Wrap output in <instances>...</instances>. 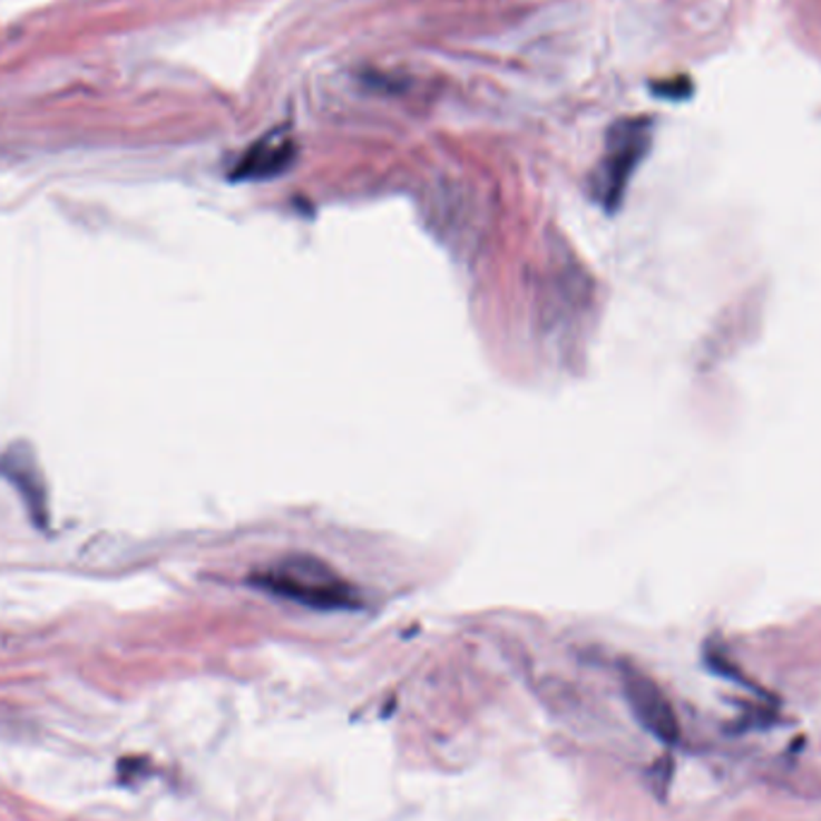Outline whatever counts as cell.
Listing matches in <instances>:
<instances>
[{
  "mask_svg": "<svg viewBox=\"0 0 821 821\" xmlns=\"http://www.w3.org/2000/svg\"><path fill=\"white\" fill-rule=\"evenodd\" d=\"M253 586L315 610H353L361 606L355 588L313 555L282 557L272 567L257 571Z\"/></svg>",
  "mask_w": 821,
  "mask_h": 821,
  "instance_id": "6da1fadb",
  "label": "cell"
},
{
  "mask_svg": "<svg viewBox=\"0 0 821 821\" xmlns=\"http://www.w3.org/2000/svg\"><path fill=\"white\" fill-rule=\"evenodd\" d=\"M651 137H654V120L646 116L619 118L610 126L603 157L592 176V195L606 212H615L623 205L627 185L648 154Z\"/></svg>",
  "mask_w": 821,
  "mask_h": 821,
  "instance_id": "7a4b0ae2",
  "label": "cell"
},
{
  "mask_svg": "<svg viewBox=\"0 0 821 821\" xmlns=\"http://www.w3.org/2000/svg\"><path fill=\"white\" fill-rule=\"evenodd\" d=\"M623 687L632 714L642 723L644 731L665 742V745H675L680 740V721L665 692L648 675L634 668L623 673Z\"/></svg>",
  "mask_w": 821,
  "mask_h": 821,
  "instance_id": "3957f363",
  "label": "cell"
},
{
  "mask_svg": "<svg viewBox=\"0 0 821 821\" xmlns=\"http://www.w3.org/2000/svg\"><path fill=\"white\" fill-rule=\"evenodd\" d=\"M296 157V145L293 139L282 133L272 130L243 154V159L234 168V178L238 180H265L284 174Z\"/></svg>",
  "mask_w": 821,
  "mask_h": 821,
  "instance_id": "277c9868",
  "label": "cell"
},
{
  "mask_svg": "<svg viewBox=\"0 0 821 821\" xmlns=\"http://www.w3.org/2000/svg\"><path fill=\"white\" fill-rule=\"evenodd\" d=\"M0 473L10 478L25 495L27 505L32 509H43V492L41 486H37V463L35 457L25 452V449L12 447L10 452L0 459Z\"/></svg>",
  "mask_w": 821,
  "mask_h": 821,
  "instance_id": "5b68a950",
  "label": "cell"
},
{
  "mask_svg": "<svg viewBox=\"0 0 821 821\" xmlns=\"http://www.w3.org/2000/svg\"><path fill=\"white\" fill-rule=\"evenodd\" d=\"M654 91H656V97H665V99H683V97H690L692 82L687 80V77H675V80L654 85Z\"/></svg>",
  "mask_w": 821,
  "mask_h": 821,
  "instance_id": "8992f818",
  "label": "cell"
}]
</instances>
